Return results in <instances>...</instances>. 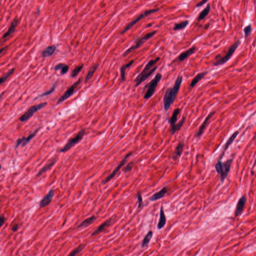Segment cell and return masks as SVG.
<instances>
[{
	"mask_svg": "<svg viewBox=\"0 0 256 256\" xmlns=\"http://www.w3.org/2000/svg\"><path fill=\"white\" fill-rule=\"evenodd\" d=\"M47 104H48L47 102H44L42 103L33 105L29 109L27 110V112H26L23 115H22L19 118V120L21 122H26L32 117L35 113H36L37 112H38L39 110L43 109V108H44Z\"/></svg>",
	"mask_w": 256,
	"mask_h": 256,
	"instance_id": "obj_7",
	"label": "cell"
},
{
	"mask_svg": "<svg viewBox=\"0 0 256 256\" xmlns=\"http://www.w3.org/2000/svg\"><path fill=\"white\" fill-rule=\"evenodd\" d=\"M160 60V57H157L154 60H151L147 64L142 71L138 75L135 79L134 82L135 84L136 87L139 86L144 81L147 80L148 78L152 75V74L157 70L158 67L155 66L157 62Z\"/></svg>",
	"mask_w": 256,
	"mask_h": 256,
	"instance_id": "obj_1",
	"label": "cell"
},
{
	"mask_svg": "<svg viewBox=\"0 0 256 256\" xmlns=\"http://www.w3.org/2000/svg\"><path fill=\"white\" fill-rule=\"evenodd\" d=\"M82 78H80L77 81L73 84L64 93L61 97L59 98L58 101L57 102V105H59L62 103L63 102L66 101L68 99L71 97L72 96L74 95V93L76 92V89L78 87L80 84L82 82Z\"/></svg>",
	"mask_w": 256,
	"mask_h": 256,
	"instance_id": "obj_9",
	"label": "cell"
},
{
	"mask_svg": "<svg viewBox=\"0 0 256 256\" xmlns=\"http://www.w3.org/2000/svg\"><path fill=\"white\" fill-rule=\"evenodd\" d=\"M181 111V109L180 108H176V109H175L174 111H173L172 116L170 118H169V120H168V122L170 125V130L171 133H172V134L173 132L174 131L176 125V122H177V119H178V116L180 114Z\"/></svg>",
	"mask_w": 256,
	"mask_h": 256,
	"instance_id": "obj_16",
	"label": "cell"
},
{
	"mask_svg": "<svg viewBox=\"0 0 256 256\" xmlns=\"http://www.w3.org/2000/svg\"><path fill=\"white\" fill-rule=\"evenodd\" d=\"M159 10L160 9H156L148 10L145 11L144 12L139 15L134 20L131 22L130 23H129L126 26V27L121 32V34H125V33L129 31V30H130L137 23H138L141 20L144 19V18L148 16L151 15L152 14L158 12Z\"/></svg>",
	"mask_w": 256,
	"mask_h": 256,
	"instance_id": "obj_8",
	"label": "cell"
},
{
	"mask_svg": "<svg viewBox=\"0 0 256 256\" xmlns=\"http://www.w3.org/2000/svg\"><path fill=\"white\" fill-rule=\"evenodd\" d=\"M238 134H239V131H236L228 139L227 142L224 145L222 152L220 155L219 160H222L224 156V155L225 154L226 151L227 150V149L229 148V147L231 146V144L233 143L234 141L236 138V137H237Z\"/></svg>",
	"mask_w": 256,
	"mask_h": 256,
	"instance_id": "obj_17",
	"label": "cell"
},
{
	"mask_svg": "<svg viewBox=\"0 0 256 256\" xmlns=\"http://www.w3.org/2000/svg\"><path fill=\"white\" fill-rule=\"evenodd\" d=\"M152 236H153V232L152 231H149L148 233L145 236L144 239H143L142 247L144 248V247L147 246L149 244V242H150L151 240Z\"/></svg>",
	"mask_w": 256,
	"mask_h": 256,
	"instance_id": "obj_35",
	"label": "cell"
},
{
	"mask_svg": "<svg viewBox=\"0 0 256 256\" xmlns=\"http://www.w3.org/2000/svg\"><path fill=\"white\" fill-rule=\"evenodd\" d=\"M86 244H81L79 246L76 248L74 250H73L69 255V256H74L77 255L78 254L80 253L81 251H83L84 249L86 247Z\"/></svg>",
	"mask_w": 256,
	"mask_h": 256,
	"instance_id": "obj_37",
	"label": "cell"
},
{
	"mask_svg": "<svg viewBox=\"0 0 256 256\" xmlns=\"http://www.w3.org/2000/svg\"><path fill=\"white\" fill-rule=\"evenodd\" d=\"M40 130V128L35 130V131L33 132L31 134H30L28 137H23L21 138H19L17 140L16 145L15 146V149H17L20 145H21L22 147H25L26 145L30 142V141L34 138L35 136L36 135Z\"/></svg>",
	"mask_w": 256,
	"mask_h": 256,
	"instance_id": "obj_11",
	"label": "cell"
},
{
	"mask_svg": "<svg viewBox=\"0 0 256 256\" xmlns=\"http://www.w3.org/2000/svg\"><path fill=\"white\" fill-rule=\"evenodd\" d=\"M7 47H8V46H7V47H5V48H3L1 49V54H2V53H3V51H4V50H5L7 48Z\"/></svg>",
	"mask_w": 256,
	"mask_h": 256,
	"instance_id": "obj_46",
	"label": "cell"
},
{
	"mask_svg": "<svg viewBox=\"0 0 256 256\" xmlns=\"http://www.w3.org/2000/svg\"><path fill=\"white\" fill-rule=\"evenodd\" d=\"M162 78V75L160 73H157L154 78L150 82L145 85L143 89V92L146 91L145 95L144 96V99L148 100L151 98L156 92L158 85Z\"/></svg>",
	"mask_w": 256,
	"mask_h": 256,
	"instance_id": "obj_3",
	"label": "cell"
},
{
	"mask_svg": "<svg viewBox=\"0 0 256 256\" xmlns=\"http://www.w3.org/2000/svg\"><path fill=\"white\" fill-rule=\"evenodd\" d=\"M134 63V60L131 61L129 63L126 64H124L121 67V69H120V72H121V82H123L125 81L126 80V70L129 68Z\"/></svg>",
	"mask_w": 256,
	"mask_h": 256,
	"instance_id": "obj_28",
	"label": "cell"
},
{
	"mask_svg": "<svg viewBox=\"0 0 256 256\" xmlns=\"http://www.w3.org/2000/svg\"><path fill=\"white\" fill-rule=\"evenodd\" d=\"M209 0H202L201 1H200L199 3H198L196 5V7L199 8V7H202Z\"/></svg>",
	"mask_w": 256,
	"mask_h": 256,
	"instance_id": "obj_43",
	"label": "cell"
},
{
	"mask_svg": "<svg viewBox=\"0 0 256 256\" xmlns=\"http://www.w3.org/2000/svg\"><path fill=\"white\" fill-rule=\"evenodd\" d=\"M6 218L5 217L4 215H2L1 216V218H0V222H1V227H2L3 226V225L5 224V223L6 222Z\"/></svg>",
	"mask_w": 256,
	"mask_h": 256,
	"instance_id": "obj_44",
	"label": "cell"
},
{
	"mask_svg": "<svg viewBox=\"0 0 256 256\" xmlns=\"http://www.w3.org/2000/svg\"><path fill=\"white\" fill-rule=\"evenodd\" d=\"M166 223V218L164 213V209L163 205L161 206L160 208V219L159 221L157 228L160 230L164 228Z\"/></svg>",
	"mask_w": 256,
	"mask_h": 256,
	"instance_id": "obj_25",
	"label": "cell"
},
{
	"mask_svg": "<svg viewBox=\"0 0 256 256\" xmlns=\"http://www.w3.org/2000/svg\"><path fill=\"white\" fill-rule=\"evenodd\" d=\"M240 44H241V41L240 40H238L237 42H235L234 44L232 45L231 47H230L228 49V52L225 56L221 57L220 55H217L215 57L216 61L214 63V66H220V65H222L225 64L232 57V56L234 54L235 51L237 49Z\"/></svg>",
	"mask_w": 256,
	"mask_h": 256,
	"instance_id": "obj_4",
	"label": "cell"
},
{
	"mask_svg": "<svg viewBox=\"0 0 256 256\" xmlns=\"http://www.w3.org/2000/svg\"><path fill=\"white\" fill-rule=\"evenodd\" d=\"M55 196V190L54 189H51L46 196L42 199L40 202L39 203L40 208L46 207L50 205V203L52 201L53 199Z\"/></svg>",
	"mask_w": 256,
	"mask_h": 256,
	"instance_id": "obj_14",
	"label": "cell"
},
{
	"mask_svg": "<svg viewBox=\"0 0 256 256\" xmlns=\"http://www.w3.org/2000/svg\"><path fill=\"white\" fill-rule=\"evenodd\" d=\"M15 68L11 69L5 75L3 76V77H2L1 78V79H0V84L2 85V84L5 83L7 81V80L13 74H14V73L15 72Z\"/></svg>",
	"mask_w": 256,
	"mask_h": 256,
	"instance_id": "obj_36",
	"label": "cell"
},
{
	"mask_svg": "<svg viewBox=\"0 0 256 256\" xmlns=\"http://www.w3.org/2000/svg\"><path fill=\"white\" fill-rule=\"evenodd\" d=\"M174 102L172 96V88H169L165 92L163 98V105L165 111H167L169 110Z\"/></svg>",
	"mask_w": 256,
	"mask_h": 256,
	"instance_id": "obj_12",
	"label": "cell"
},
{
	"mask_svg": "<svg viewBox=\"0 0 256 256\" xmlns=\"http://www.w3.org/2000/svg\"><path fill=\"white\" fill-rule=\"evenodd\" d=\"M189 21L186 20L180 23H176L175 24L174 27L173 28L174 31H178L183 30L189 24Z\"/></svg>",
	"mask_w": 256,
	"mask_h": 256,
	"instance_id": "obj_34",
	"label": "cell"
},
{
	"mask_svg": "<svg viewBox=\"0 0 256 256\" xmlns=\"http://www.w3.org/2000/svg\"><path fill=\"white\" fill-rule=\"evenodd\" d=\"M57 159L56 157H54L53 158L51 159V161L49 162L46 165H45L39 171L38 174H37V177H40L41 175L44 174V173L47 172L48 171L50 170L51 168H52L54 166L55 164L56 163Z\"/></svg>",
	"mask_w": 256,
	"mask_h": 256,
	"instance_id": "obj_19",
	"label": "cell"
},
{
	"mask_svg": "<svg viewBox=\"0 0 256 256\" xmlns=\"http://www.w3.org/2000/svg\"><path fill=\"white\" fill-rule=\"evenodd\" d=\"M233 161V159L227 160L223 162L221 160H219L215 166L216 172L220 175V181L222 183L224 182L226 179L228 177V174L231 170V166Z\"/></svg>",
	"mask_w": 256,
	"mask_h": 256,
	"instance_id": "obj_2",
	"label": "cell"
},
{
	"mask_svg": "<svg viewBox=\"0 0 256 256\" xmlns=\"http://www.w3.org/2000/svg\"><path fill=\"white\" fill-rule=\"evenodd\" d=\"M207 73H208L207 72H203L197 74L191 81V83L190 85V88L191 89L194 88L196 85L204 78V77L206 75Z\"/></svg>",
	"mask_w": 256,
	"mask_h": 256,
	"instance_id": "obj_26",
	"label": "cell"
},
{
	"mask_svg": "<svg viewBox=\"0 0 256 256\" xmlns=\"http://www.w3.org/2000/svg\"><path fill=\"white\" fill-rule=\"evenodd\" d=\"M184 146H185V144H184V141H181L179 143L175 149L174 153L173 154L172 158L174 160L176 161L178 159L180 158L184 150Z\"/></svg>",
	"mask_w": 256,
	"mask_h": 256,
	"instance_id": "obj_22",
	"label": "cell"
},
{
	"mask_svg": "<svg viewBox=\"0 0 256 256\" xmlns=\"http://www.w3.org/2000/svg\"><path fill=\"white\" fill-rule=\"evenodd\" d=\"M85 129H82L80 131L76 136L73 137L72 138L70 139L68 142L65 145L64 147L61 149L60 152L61 153H65L66 152L68 151L71 149L72 148L75 146L76 145L80 142L82 140L84 136L85 133Z\"/></svg>",
	"mask_w": 256,
	"mask_h": 256,
	"instance_id": "obj_6",
	"label": "cell"
},
{
	"mask_svg": "<svg viewBox=\"0 0 256 256\" xmlns=\"http://www.w3.org/2000/svg\"><path fill=\"white\" fill-rule=\"evenodd\" d=\"M54 70L55 71L61 70V74L62 75H64L68 72L69 70V66L64 63H59L55 66Z\"/></svg>",
	"mask_w": 256,
	"mask_h": 256,
	"instance_id": "obj_30",
	"label": "cell"
},
{
	"mask_svg": "<svg viewBox=\"0 0 256 256\" xmlns=\"http://www.w3.org/2000/svg\"><path fill=\"white\" fill-rule=\"evenodd\" d=\"M83 68L84 64H83L79 65L77 66L75 68L74 70H73L71 74V78H75L77 76L79 73L81 71V70L83 69Z\"/></svg>",
	"mask_w": 256,
	"mask_h": 256,
	"instance_id": "obj_38",
	"label": "cell"
},
{
	"mask_svg": "<svg viewBox=\"0 0 256 256\" xmlns=\"http://www.w3.org/2000/svg\"><path fill=\"white\" fill-rule=\"evenodd\" d=\"M197 50V48L195 46H193L191 48L188 49V50L185 51L184 52L182 53L177 58V60L179 62H183L187 59L188 57L193 54Z\"/></svg>",
	"mask_w": 256,
	"mask_h": 256,
	"instance_id": "obj_20",
	"label": "cell"
},
{
	"mask_svg": "<svg viewBox=\"0 0 256 256\" xmlns=\"http://www.w3.org/2000/svg\"><path fill=\"white\" fill-rule=\"evenodd\" d=\"M98 67H99V64H95L93 65V66H91V67L90 68L87 75H86V78H85V83H87V82H88V81L91 80L94 73L96 71Z\"/></svg>",
	"mask_w": 256,
	"mask_h": 256,
	"instance_id": "obj_31",
	"label": "cell"
},
{
	"mask_svg": "<svg viewBox=\"0 0 256 256\" xmlns=\"http://www.w3.org/2000/svg\"><path fill=\"white\" fill-rule=\"evenodd\" d=\"M186 118L185 117H183L182 119L179 121L178 123L176 124L175 128L174 131L173 132L172 135H174L177 132L181 130V128H182L183 126L184 125L185 123V121H186Z\"/></svg>",
	"mask_w": 256,
	"mask_h": 256,
	"instance_id": "obj_39",
	"label": "cell"
},
{
	"mask_svg": "<svg viewBox=\"0 0 256 256\" xmlns=\"http://www.w3.org/2000/svg\"><path fill=\"white\" fill-rule=\"evenodd\" d=\"M246 202H247V198L245 196L243 195L239 199L236 205L235 213H234L235 217H238L240 215H241L243 213L244 207L246 204Z\"/></svg>",
	"mask_w": 256,
	"mask_h": 256,
	"instance_id": "obj_13",
	"label": "cell"
},
{
	"mask_svg": "<svg viewBox=\"0 0 256 256\" xmlns=\"http://www.w3.org/2000/svg\"><path fill=\"white\" fill-rule=\"evenodd\" d=\"M244 35H245V39H247L250 36L252 33V25L251 24L247 26L246 27H245L244 29Z\"/></svg>",
	"mask_w": 256,
	"mask_h": 256,
	"instance_id": "obj_40",
	"label": "cell"
},
{
	"mask_svg": "<svg viewBox=\"0 0 256 256\" xmlns=\"http://www.w3.org/2000/svg\"><path fill=\"white\" fill-rule=\"evenodd\" d=\"M138 200V208H140L143 205V198L141 196V194L140 192H138L136 195Z\"/></svg>",
	"mask_w": 256,
	"mask_h": 256,
	"instance_id": "obj_42",
	"label": "cell"
},
{
	"mask_svg": "<svg viewBox=\"0 0 256 256\" xmlns=\"http://www.w3.org/2000/svg\"><path fill=\"white\" fill-rule=\"evenodd\" d=\"M18 22H19V20L18 19V18L17 17H15L13 21L12 22V23H11V25H10L8 31L3 35V37H2L3 39H6V38H8L11 34L13 33L15 31L16 27L18 24Z\"/></svg>",
	"mask_w": 256,
	"mask_h": 256,
	"instance_id": "obj_23",
	"label": "cell"
},
{
	"mask_svg": "<svg viewBox=\"0 0 256 256\" xmlns=\"http://www.w3.org/2000/svg\"><path fill=\"white\" fill-rule=\"evenodd\" d=\"M57 84H58V82H55V83L53 84V86H52V87H51L50 89H49L48 90H47V91L43 93L42 94H40V95H39L38 96H37V97H36L35 99H34V100L38 99H39V98L46 97V96H48L51 95V94H52L53 93H54L55 90H56V88Z\"/></svg>",
	"mask_w": 256,
	"mask_h": 256,
	"instance_id": "obj_32",
	"label": "cell"
},
{
	"mask_svg": "<svg viewBox=\"0 0 256 256\" xmlns=\"http://www.w3.org/2000/svg\"><path fill=\"white\" fill-rule=\"evenodd\" d=\"M56 50V47L55 45L49 46L44 50L42 51V52L41 53V56L44 58L51 56L54 54Z\"/></svg>",
	"mask_w": 256,
	"mask_h": 256,
	"instance_id": "obj_27",
	"label": "cell"
},
{
	"mask_svg": "<svg viewBox=\"0 0 256 256\" xmlns=\"http://www.w3.org/2000/svg\"><path fill=\"white\" fill-rule=\"evenodd\" d=\"M183 77L181 76H179L177 77L175 84L172 88V96H173V101L174 102L176 99L177 95L178 94L181 85L182 84Z\"/></svg>",
	"mask_w": 256,
	"mask_h": 256,
	"instance_id": "obj_18",
	"label": "cell"
},
{
	"mask_svg": "<svg viewBox=\"0 0 256 256\" xmlns=\"http://www.w3.org/2000/svg\"><path fill=\"white\" fill-rule=\"evenodd\" d=\"M209 26H210L209 24H207V25L205 26V28H206L207 29H208V28H209Z\"/></svg>",
	"mask_w": 256,
	"mask_h": 256,
	"instance_id": "obj_47",
	"label": "cell"
},
{
	"mask_svg": "<svg viewBox=\"0 0 256 256\" xmlns=\"http://www.w3.org/2000/svg\"><path fill=\"white\" fill-rule=\"evenodd\" d=\"M211 6L210 4H208L207 5L206 7L200 13L198 17L197 20L199 21L204 20L209 14L210 12Z\"/></svg>",
	"mask_w": 256,
	"mask_h": 256,
	"instance_id": "obj_33",
	"label": "cell"
},
{
	"mask_svg": "<svg viewBox=\"0 0 256 256\" xmlns=\"http://www.w3.org/2000/svg\"><path fill=\"white\" fill-rule=\"evenodd\" d=\"M96 219H97V217L95 216L94 215L92 216L91 217L86 219V220L83 221L82 223H81L78 226L77 228H86V227H88L95 221Z\"/></svg>",
	"mask_w": 256,
	"mask_h": 256,
	"instance_id": "obj_29",
	"label": "cell"
},
{
	"mask_svg": "<svg viewBox=\"0 0 256 256\" xmlns=\"http://www.w3.org/2000/svg\"><path fill=\"white\" fill-rule=\"evenodd\" d=\"M215 114V111H213L211 112L208 115V116L206 117V118L205 119L203 123L202 124V125H201L200 128H199L197 133H196V135L195 136V137L196 138H200L202 135L204 133V131H205V130L207 126L208 123H209L210 120L211 119V118H212L214 115Z\"/></svg>",
	"mask_w": 256,
	"mask_h": 256,
	"instance_id": "obj_15",
	"label": "cell"
},
{
	"mask_svg": "<svg viewBox=\"0 0 256 256\" xmlns=\"http://www.w3.org/2000/svg\"><path fill=\"white\" fill-rule=\"evenodd\" d=\"M132 154H133V152H130V153H129L128 154L126 155V156L124 157V158L122 160V161L120 162L119 164L118 165V166H117L115 169H114V170L113 171L112 173L111 174L109 175V176H107V178L105 179V180L103 181V182H102L103 183V184H106V183H107L108 182H109L110 180H111L112 179H113V178H114V177L116 175V174H117L118 172L121 169V168H122V167L124 165H125L126 162L127 161L128 158H129V157Z\"/></svg>",
	"mask_w": 256,
	"mask_h": 256,
	"instance_id": "obj_10",
	"label": "cell"
},
{
	"mask_svg": "<svg viewBox=\"0 0 256 256\" xmlns=\"http://www.w3.org/2000/svg\"><path fill=\"white\" fill-rule=\"evenodd\" d=\"M18 228H19V225L18 224H15V225H14L13 226L12 228H11V230H12V231H13V232H16V231H18Z\"/></svg>",
	"mask_w": 256,
	"mask_h": 256,
	"instance_id": "obj_45",
	"label": "cell"
},
{
	"mask_svg": "<svg viewBox=\"0 0 256 256\" xmlns=\"http://www.w3.org/2000/svg\"><path fill=\"white\" fill-rule=\"evenodd\" d=\"M134 165V163H133V162L129 163V164L126 165V166L125 167V168L123 169L125 173H127V172H130V171L132 170V169L133 168Z\"/></svg>",
	"mask_w": 256,
	"mask_h": 256,
	"instance_id": "obj_41",
	"label": "cell"
},
{
	"mask_svg": "<svg viewBox=\"0 0 256 256\" xmlns=\"http://www.w3.org/2000/svg\"><path fill=\"white\" fill-rule=\"evenodd\" d=\"M168 189L167 187H165L163 188L162 190L157 192L156 193L154 194L150 198L151 201L153 202L159 200L162 198L164 197L166 194L168 192Z\"/></svg>",
	"mask_w": 256,
	"mask_h": 256,
	"instance_id": "obj_24",
	"label": "cell"
},
{
	"mask_svg": "<svg viewBox=\"0 0 256 256\" xmlns=\"http://www.w3.org/2000/svg\"><path fill=\"white\" fill-rule=\"evenodd\" d=\"M112 220H113V219L111 218L109 219L106 221L104 222L103 224H101V225L99 226L97 228V229H96L94 232H93L91 235L92 237L96 236V235L102 233L103 231H104L106 229V228L110 226V225L111 224L112 222Z\"/></svg>",
	"mask_w": 256,
	"mask_h": 256,
	"instance_id": "obj_21",
	"label": "cell"
},
{
	"mask_svg": "<svg viewBox=\"0 0 256 256\" xmlns=\"http://www.w3.org/2000/svg\"><path fill=\"white\" fill-rule=\"evenodd\" d=\"M156 32H157V31H153L152 32H151L148 33L146 35H145L144 36L138 38L137 40L136 41L134 44L133 45V46L130 47L128 49L125 51V52L124 53V54H123V56L124 57H126L130 53L132 52L133 51H135L137 49L139 48L140 47H141L146 41L152 38L156 33Z\"/></svg>",
	"mask_w": 256,
	"mask_h": 256,
	"instance_id": "obj_5",
	"label": "cell"
}]
</instances>
